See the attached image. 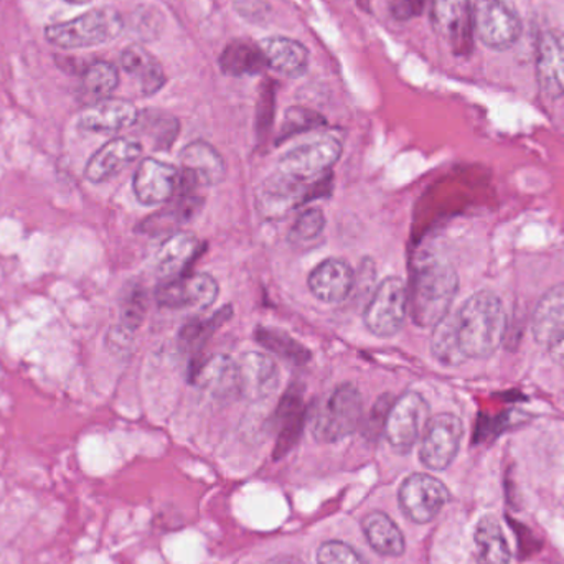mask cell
Returning <instances> with one entry per match:
<instances>
[{"label": "cell", "instance_id": "6da1fadb", "mask_svg": "<svg viewBox=\"0 0 564 564\" xmlns=\"http://www.w3.org/2000/svg\"><path fill=\"white\" fill-rule=\"evenodd\" d=\"M449 314L464 360H482L499 350L507 330L506 308L499 295L476 292Z\"/></svg>", "mask_w": 564, "mask_h": 564}, {"label": "cell", "instance_id": "7a4b0ae2", "mask_svg": "<svg viewBox=\"0 0 564 564\" xmlns=\"http://www.w3.org/2000/svg\"><path fill=\"white\" fill-rule=\"evenodd\" d=\"M459 291V278L453 264L434 254H420L411 271L408 289L410 314L417 327H434L446 317Z\"/></svg>", "mask_w": 564, "mask_h": 564}, {"label": "cell", "instance_id": "3957f363", "mask_svg": "<svg viewBox=\"0 0 564 564\" xmlns=\"http://www.w3.org/2000/svg\"><path fill=\"white\" fill-rule=\"evenodd\" d=\"M124 30V19L112 7H99L66 22L52 23L45 29L46 42L63 50L91 48L118 39Z\"/></svg>", "mask_w": 564, "mask_h": 564}, {"label": "cell", "instance_id": "277c9868", "mask_svg": "<svg viewBox=\"0 0 564 564\" xmlns=\"http://www.w3.org/2000/svg\"><path fill=\"white\" fill-rule=\"evenodd\" d=\"M364 398L355 384H338L330 397L318 406L312 433L318 443H340L360 427Z\"/></svg>", "mask_w": 564, "mask_h": 564}, {"label": "cell", "instance_id": "5b68a950", "mask_svg": "<svg viewBox=\"0 0 564 564\" xmlns=\"http://www.w3.org/2000/svg\"><path fill=\"white\" fill-rule=\"evenodd\" d=\"M430 403L417 391H406L391 404L384 424V436L391 449L398 454H410L431 420Z\"/></svg>", "mask_w": 564, "mask_h": 564}, {"label": "cell", "instance_id": "8992f818", "mask_svg": "<svg viewBox=\"0 0 564 564\" xmlns=\"http://www.w3.org/2000/svg\"><path fill=\"white\" fill-rule=\"evenodd\" d=\"M341 144L332 135L305 142L285 152L278 164V172L308 184L330 177L332 167L340 161Z\"/></svg>", "mask_w": 564, "mask_h": 564}, {"label": "cell", "instance_id": "52a82bcc", "mask_svg": "<svg viewBox=\"0 0 564 564\" xmlns=\"http://www.w3.org/2000/svg\"><path fill=\"white\" fill-rule=\"evenodd\" d=\"M410 312V299L404 281L387 278L378 285L364 312L365 327L377 337H394L403 328Z\"/></svg>", "mask_w": 564, "mask_h": 564}, {"label": "cell", "instance_id": "ba28073f", "mask_svg": "<svg viewBox=\"0 0 564 564\" xmlns=\"http://www.w3.org/2000/svg\"><path fill=\"white\" fill-rule=\"evenodd\" d=\"M325 181H330V177ZM325 181L308 184V182L297 181V178L289 177V175L276 171V174L268 177L258 188V212L270 220L288 217L289 214L297 210L312 198L322 195Z\"/></svg>", "mask_w": 564, "mask_h": 564}, {"label": "cell", "instance_id": "9c48e42d", "mask_svg": "<svg viewBox=\"0 0 564 564\" xmlns=\"http://www.w3.org/2000/svg\"><path fill=\"white\" fill-rule=\"evenodd\" d=\"M477 0H433L431 20L451 52L467 56L474 48V15Z\"/></svg>", "mask_w": 564, "mask_h": 564}, {"label": "cell", "instance_id": "30bf717a", "mask_svg": "<svg viewBox=\"0 0 564 564\" xmlns=\"http://www.w3.org/2000/svg\"><path fill=\"white\" fill-rule=\"evenodd\" d=\"M400 507L404 516L417 525L433 522L449 503L451 492L446 484L430 474H411L401 484Z\"/></svg>", "mask_w": 564, "mask_h": 564}, {"label": "cell", "instance_id": "8fae6325", "mask_svg": "<svg viewBox=\"0 0 564 564\" xmlns=\"http://www.w3.org/2000/svg\"><path fill=\"white\" fill-rule=\"evenodd\" d=\"M464 424L453 413L431 417L421 440L420 460L430 470H446L456 460L463 444Z\"/></svg>", "mask_w": 564, "mask_h": 564}, {"label": "cell", "instance_id": "7c38bea8", "mask_svg": "<svg viewBox=\"0 0 564 564\" xmlns=\"http://www.w3.org/2000/svg\"><path fill=\"white\" fill-rule=\"evenodd\" d=\"M474 32L489 48L507 50L519 42L522 20L503 0H479L474 15Z\"/></svg>", "mask_w": 564, "mask_h": 564}, {"label": "cell", "instance_id": "4fadbf2b", "mask_svg": "<svg viewBox=\"0 0 564 564\" xmlns=\"http://www.w3.org/2000/svg\"><path fill=\"white\" fill-rule=\"evenodd\" d=\"M220 294L217 280L207 273H192L172 278L155 289V301L171 311L182 308H207L215 304Z\"/></svg>", "mask_w": 564, "mask_h": 564}, {"label": "cell", "instance_id": "5bb4252c", "mask_svg": "<svg viewBox=\"0 0 564 564\" xmlns=\"http://www.w3.org/2000/svg\"><path fill=\"white\" fill-rule=\"evenodd\" d=\"M181 187V169L148 158L139 164L132 181L135 198L145 207L169 204Z\"/></svg>", "mask_w": 564, "mask_h": 564}, {"label": "cell", "instance_id": "9a60e30c", "mask_svg": "<svg viewBox=\"0 0 564 564\" xmlns=\"http://www.w3.org/2000/svg\"><path fill=\"white\" fill-rule=\"evenodd\" d=\"M227 177V165L220 152L205 141H194L181 152V185L184 187H215Z\"/></svg>", "mask_w": 564, "mask_h": 564}, {"label": "cell", "instance_id": "2e32d148", "mask_svg": "<svg viewBox=\"0 0 564 564\" xmlns=\"http://www.w3.org/2000/svg\"><path fill=\"white\" fill-rule=\"evenodd\" d=\"M238 393L245 400H268L280 388V367L270 355L263 351H247L237 361Z\"/></svg>", "mask_w": 564, "mask_h": 564}, {"label": "cell", "instance_id": "e0dca14e", "mask_svg": "<svg viewBox=\"0 0 564 564\" xmlns=\"http://www.w3.org/2000/svg\"><path fill=\"white\" fill-rule=\"evenodd\" d=\"M139 121L134 102L121 98H105L91 102L78 116V128L95 134H115L132 128Z\"/></svg>", "mask_w": 564, "mask_h": 564}, {"label": "cell", "instance_id": "ac0fdd59", "mask_svg": "<svg viewBox=\"0 0 564 564\" xmlns=\"http://www.w3.org/2000/svg\"><path fill=\"white\" fill-rule=\"evenodd\" d=\"M142 154L141 142L131 138H116L95 152L85 169L86 181L102 184L121 174Z\"/></svg>", "mask_w": 564, "mask_h": 564}, {"label": "cell", "instance_id": "d6986e66", "mask_svg": "<svg viewBox=\"0 0 564 564\" xmlns=\"http://www.w3.org/2000/svg\"><path fill=\"white\" fill-rule=\"evenodd\" d=\"M536 75L542 91L552 99L564 96V33L546 30L536 50Z\"/></svg>", "mask_w": 564, "mask_h": 564}, {"label": "cell", "instance_id": "ffe728a7", "mask_svg": "<svg viewBox=\"0 0 564 564\" xmlns=\"http://www.w3.org/2000/svg\"><path fill=\"white\" fill-rule=\"evenodd\" d=\"M312 295L325 304H338L351 294L355 288V271L345 260L328 258L314 268L307 278Z\"/></svg>", "mask_w": 564, "mask_h": 564}, {"label": "cell", "instance_id": "44dd1931", "mask_svg": "<svg viewBox=\"0 0 564 564\" xmlns=\"http://www.w3.org/2000/svg\"><path fill=\"white\" fill-rule=\"evenodd\" d=\"M191 381L214 398L240 397L237 361L228 355H212L192 368Z\"/></svg>", "mask_w": 564, "mask_h": 564}, {"label": "cell", "instance_id": "7402d4cb", "mask_svg": "<svg viewBox=\"0 0 564 564\" xmlns=\"http://www.w3.org/2000/svg\"><path fill=\"white\" fill-rule=\"evenodd\" d=\"M536 344L552 348L564 335V282L550 289L536 304L532 317Z\"/></svg>", "mask_w": 564, "mask_h": 564}, {"label": "cell", "instance_id": "603a6c76", "mask_svg": "<svg viewBox=\"0 0 564 564\" xmlns=\"http://www.w3.org/2000/svg\"><path fill=\"white\" fill-rule=\"evenodd\" d=\"M474 560L476 564H510L512 549L499 517L486 513L474 530Z\"/></svg>", "mask_w": 564, "mask_h": 564}, {"label": "cell", "instance_id": "cb8c5ba5", "mask_svg": "<svg viewBox=\"0 0 564 564\" xmlns=\"http://www.w3.org/2000/svg\"><path fill=\"white\" fill-rule=\"evenodd\" d=\"M258 45L263 52L267 65L280 75L297 78L307 72L308 50L297 40L289 36H268Z\"/></svg>", "mask_w": 564, "mask_h": 564}, {"label": "cell", "instance_id": "d4e9b609", "mask_svg": "<svg viewBox=\"0 0 564 564\" xmlns=\"http://www.w3.org/2000/svg\"><path fill=\"white\" fill-rule=\"evenodd\" d=\"M121 68L138 83L144 96L155 95L165 85V73L159 59L141 45H129L121 53Z\"/></svg>", "mask_w": 564, "mask_h": 564}, {"label": "cell", "instance_id": "484cf974", "mask_svg": "<svg viewBox=\"0 0 564 564\" xmlns=\"http://www.w3.org/2000/svg\"><path fill=\"white\" fill-rule=\"evenodd\" d=\"M200 251V241L194 234H172L155 254V268L165 278H177L195 260Z\"/></svg>", "mask_w": 564, "mask_h": 564}, {"label": "cell", "instance_id": "4316f807", "mask_svg": "<svg viewBox=\"0 0 564 564\" xmlns=\"http://www.w3.org/2000/svg\"><path fill=\"white\" fill-rule=\"evenodd\" d=\"M361 530L367 536L371 549L381 556L397 558L406 550L403 532L397 523L383 512H371L361 520Z\"/></svg>", "mask_w": 564, "mask_h": 564}, {"label": "cell", "instance_id": "83f0119b", "mask_svg": "<svg viewBox=\"0 0 564 564\" xmlns=\"http://www.w3.org/2000/svg\"><path fill=\"white\" fill-rule=\"evenodd\" d=\"M221 72L225 75L237 76H257L268 68L267 59H264L263 52L260 45L254 43L245 42V40H234L225 46L218 58Z\"/></svg>", "mask_w": 564, "mask_h": 564}, {"label": "cell", "instance_id": "f1b7e54d", "mask_svg": "<svg viewBox=\"0 0 564 564\" xmlns=\"http://www.w3.org/2000/svg\"><path fill=\"white\" fill-rule=\"evenodd\" d=\"M280 437H278L276 454L285 456L301 437L305 421V408L302 397L295 390H289L280 406Z\"/></svg>", "mask_w": 564, "mask_h": 564}, {"label": "cell", "instance_id": "f546056e", "mask_svg": "<svg viewBox=\"0 0 564 564\" xmlns=\"http://www.w3.org/2000/svg\"><path fill=\"white\" fill-rule=\"evenodd\" d=\"M254 338L258 344L263 345L268 350L284 358L289 364L304 365L311 360V351L307 347L295 340L288 332L273 327H258L254 330Z\"/></svg>", "mask_w": 564, "mask_h": 564}, {"label": "cell", "instance_id": "4dcf8cb0", "mask_svg": "<svg viewBox=\"0 0 564 564\" xmlns=\"http://www.w3.org/2000/svg\"><path fill=\"white\" fill-rule=\"evenodd\" d=\"M433 328V337H431V354H433V357L444 367H459V365L466 364L463 354H460L459 345H457L456 335H454L451 314L441 318Z\"/></svg>", "mask_w": 564, "mask_h": 564}, {"label": "cell", "instance_id": "1f68e13d", "mask_svg": "<svg viewBox=\"0 0 564 564\" xmlns=\"http://www.w3.org/2000/svg\"><path fill=\"white\" fill-rule=\"evenodd\" d=\"M234 311H231V305H225L220 312L212 315L210 318H202V321H191L184 328H182L181 334H178V341H181V347L184 350H198L208 338L212 337L215 330H218L220 325H224L228 318L231 317Z\"/></svg>", "mask_w": 564, "mask_h": 564}, {"label": "cell", "instance_id": "d6a6232c", "mask_svg": "<svg viewBox=\"0 0 564 564\" xmlns=\"http://www.w3.org/2000/svg\"><path fill=\"white\" fill-rule=\"evenodd\" d=\"M118 85L119 72L112 63L93 62L83 72V86H85L86 93L95 98V101L111 98V93L118 88Z\"/></svg>", "mask_w": 564, "mask_h": 564}, {"label": "cell", "instance_id": "836d02e7", "mask_svg": "<svg viewBox=\"0 0 564 564\" xmlns=\"http://www.w3.org/2000/svg\"><path fill=\"white\" fill-rule=\"evenodd\" d=\"M325 230V215L321 208H307L299 215L289 231V243L295 248H307L322 237Z\"/></svg>", "mask_w": 564, "mask_h": 564}, {"label": "cell", "instance_id": "e575fe53", "mask_svg": "<svg viewBox=\"0 0 564 564\" xmlns=\"http://www.w3.org/2000/svg\"><path fill=\"white\" fill-rule=\"evenodd\" d=\"M148 314V292L141 284H131L121 299V325L135 332Z\"/></svg>", "mask_w": 564, "mask_h": 564}, {"label": "cell", "instance_id": "d590c367", "mask_svg": "<svg viewBox=\"0 0 564 564\" xmlns=\"http://www.w3.org/2000/svg\"><path fill=\"white\" fill-rule=\"evenodd\" d=\"M325 124L324 116L312 109L302 108V106H292L285 111L284 122H282L280 139L292 138L301 132L312 131Z\"/></svg>", "mask_w": 564, "mask_h": 564}, {"label": "cell", "instance_id": "8d00e7d4", "mask_svg": "<svg viewBox=\"0 0 564 564\" xmlns=\"http://www.w3.org/2000/svg\"><path fill=\"white\" fill-rule=\"evenodd\" d=\"M315 560L317 564H370L354 546L338 540L322 543Z\"/></svg>", "mask_w": 564, "mask_h": 564}, {"label": "cell", "instance_id": "74e56055", "mask_svg": "<svg viewBox=\"0 0 564 564\" xmlns=\"http://www.w3.org/2000/svg\"><path fill=\"white\" fill-rule=\"evenodd\" d=\"M388 9L394 19L410 20L423 12L424 0H388Z\"/></svg>", "mask_w": 564, "mask_h": 564}, {"label": "cell", "instance_id": "f35d334b", "mask_svg": "<svg viewBox=\"0 0 564 564\" xmlns=\"http://www.w3.org/2000/svg\"><path fill=\"white\" fill-rule=\"evenodd\" d=\"M550 350H552L553 358H555L558 364L564 365V335Z\"/></svg>", "mask_w": 564, "mask_h": 564}, {"label": "cell", "instance_id": "ab89813d", "mask_svg": "<svg viewBox=\"0 0 564 564\" xmlns=\"http://www.w3.org/2000/svg\"><path fill=\"white\" fill-rule=\"evenodd\" d=\"M68 3H75V6H83V3L93 2V0H65Z\"/></svg>", "mask_w": 564, "mask_h": 564}]
</instances>
